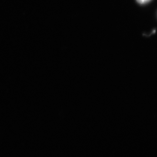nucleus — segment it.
I'll return each instance as SVG.
<instances>
[{"label":"nucleus","mask_w":157,"mask_h":157,"mask_svg":"<svg viewBox=\"0 0 157 157\" xmlns=\"http://www.w3.org/2000/svg\"><path fill=\"white\" fill-rule=\"evenodd\" d=\"M137 2L140 4H145L150 2L151 0H136Z\"/></svg>","instance_id":"nucleus-1"}]
</instances>
